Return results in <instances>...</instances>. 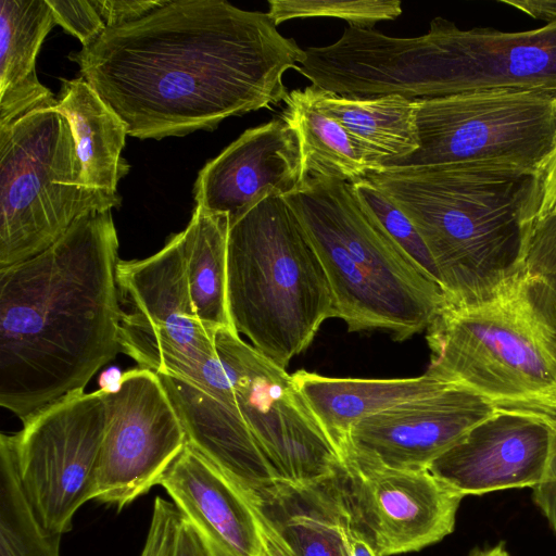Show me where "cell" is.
I'll list each match as a JSON object with an SVG mask.
<instances>
[{"label":"cell","instance_id":"7a4b0ae2","mask_svg":"<svg viewBox=\"0 0 556 556\" xmlns=\"http://www.w3.org/2000/svg\"><path fill=\"white\" fill-rule=\"evenodd\" d=\"M118 239L111 210L0 268V405L22 421L86 384L121 351Z\"/></svg>","mask_w":556,"mask_h":556},{"label":"cell","instance_id":"277c9868","mask_svg":"<svg viewBox=\"0 0 556 556\" xmlns=\"http://www.w3.org/2000/svg\"><path fill=\"white\" fill-rule=\"evenodd\" d=\"M283 198L321 262L334 318L348 331L381 330L404 341L445 308L441 286L386 230L352 182L309 179Z\"/></svg>","mask_w":556,"mask_h":556},{"label":"cell","instance_id":"d4e9b609","mask_svg":"<svg viewBox=\"0 0 556 556\" xmlns=\"http://www.w3.org/2000/svg\"><path fill=\"white\" fill-rule=\"evenodd\" d=\"M280 117L296 132L302 167V185L316 178L354 182L370 166L346 129L333 117L316 109L303 90L288 92Z\"/></svg>","mask_w":556,"mask_h":556},{"label":"cell","instance_id":"ba28073f","mask_svg":"<svg viewBox=\"0 0 556 556\" xmlns=\"http://www.w3.org/2000/svg\"><path fill=\"white\" fill-rule=\"evenodd\" d=\"M428 370L496 404L556 402V343L518 279L493 299L446 305L427 329Z\"/></svg>","mask_w":556,"mask_h":556},{"label":"cell","instance_id":"83f0119b","mask_svg":"<svg viewBox=\"0 0 556 556\" xmlns=\"http://www.w3.org/2000/svg\"><path fill=\"white\" fill-rule=\"evenodd\" d=\"M533 314L556 343V206L531 229L518 278Z\"/></svg>","mask_w":556,"mask_h":556},{"label":"cell","instance_id":"603a6c76","mask_svg":"<svg viewBox=\"0 0 556 556\" xmlns=\"http://www.w3.org/2000/svg\"><path fill=\"white\" fill-rule=\"evenodd\" d=\"M303 91L316 109L346 129L370 170L406 157L419 148L416 100L395 94L351 98L312 85Z\"/></svg>","mask_w":556,"mask_h":556},{"label":"cell","instance_id":"d590c367","mask_svg":"<svg viewBox=\"0 0 556 556\" xmlns=\"http://www.w3.org/2000/svg\"><path fill=\"white\" fill-rule=\"evenodd\" d=\"M539 173L542 179V203L538 217L556 206V138L554 147Z\"/></svg>","mask_w":556,"mask_h":556},{"label":"cell","instance_id":"8fae6325","mask_svg":"<svg viewBox=\"0 0 556 556\" xmlns=\"http://www.w3.org/2000/svg\"><path fill=\"white\" fill-rule=\"evenodd\" d=\"M215 342L239 412L277 479L306 483L337 473L342 459L286 368L235 329H218Z\"/></svg>","mask_w":556,"mask_h":556},{"label":"cell","instance_id":"44dd1931","mask_svg":"<svg viewBox=\"0 0 556 556\" xmlns=\"http://www.w3.org/2000/svg\"><path fill=\"white\" fill-rule=\"evenodd\" d=\"M291 376L341 459L357 422L450 382L427 372L394 379L332 378L305 370Z\"/></svg>","mask_w":556,"mask_h":556},{"label":"cell","instance_id":"4fadbf2b","mask_svg":"<svg viewBox=\"0 0 556 556\" xmlns=\"http://www.w3.org/2000/svg\"><path fill=\"white\" fill-rule=\"evenodd\" d=\"M104 399L108 425L96 498L121 510L159 484L187 439L159 376L150 369L124 372L115 389L104 390Z\"/></svg>","mask_w":556,"mask_h":556},{"label":"cell","instance_id":"4316f807","mask_svg":"<svg viewBox=\"0 0 556 556\" xmlns=\"http://www.w3.org/2000/svg\"><path fill=\"white\" fill-rule=\"evenodd\" d=\"M62 534L39 522L20 480L11 434L0 437V556H60Z\"/></svg>","mask_w":556,"mask_h":556},{"label":"cell","instance_id":"2e32d148","mask_svg":"<svg viewBox=\"0 0 556 556\" xmlns=\"http://www.w3.org/2000/svg\"><path fill=\"white\" fill-rule=\"evenodd\" d=\"M428 470L464 496L534 488L544 473L553 426L536 403H502Z\"/></svg>","mask_w":556,"mask_h":556},{"label":"cell","instance_id":"6da1fadb","mask_svg":"<svg viewBox=\"0 0 556 556\" xmlns=\"http://www.w3.org/2000/svg\"><path fill=\"white\" fill-rule=\"evenodd\" d=\"M304 58L267 13L225 0H168L71 55L139 139L213 130L227 117L269 109L285 100L283 75Z\"/></svg>","mask_w":556,"mask_h":556},{"label":"cell","instance_id":"1f68e13d","mask_svg":"<svg viewBox=\"0 0 556 556\" xmlns=\"http://www.w3.org/2000/svg\"><path fill=\"white\" fill-rule=\"evenodd\" d=\"M536 403L553 426L551 454L540 482L532 488V498L556 536V402Z\"/></svg>","mask_w":556,"mask_h":556},{"label":"cell","instance_id":"f35d334b","mask_svg":"<svg viewBox=\"0 0 556 556\" xmlns=\"http://www.w3.org/2000/svg\"><path fill=\"white\" fill-rule=\"evenodd\" d=\"M470 556H509L503 543H500L495 546L483 548V549H473Z\"/></svg>","mask_w":556,"mask_h":556},{"label":"cell","instance_id":"836d02e7","mask_svg":"<svg viewBox=\"0 0 556 556\" xmlns=\"http://www.w3.org/2000/svg\"><path fill=\"white\" fill-rule=\"evenodd\" d=\"M179 510V509H178ZM164 556H216L210 543L180 511L170 532Z\"/></svg>","mask_w":556,"mask_h":556},{"label":"cell","instance_id":"7402d4cb","mask_svg":"<svg viewBox=\"0 0 556 556\" xmlns=\"http://www.w3.org/2000/svg\"><path fill=\"white\" fill-rule=\"evenodd\" d=\"M55 24L47 0H0V129L56 106L36 74L37 54Z\"/></svg>","mask_w":556,"mask_h":556},{"label":"cell","instance_id":"7c38bea8","mask_svg":"<svg viewBox=\"0 0 556 556\" xmlns=\"http://www.w3.org/2000/svg\"><path fill=\"white\" fill-rule=\"evenodd\" d=\"M116 282L123 309L121 351L140 367L178 359L200 363L217 354V330L200 320L191 300L182 231L151 256L119 260Z\"/></svg>","mask_w":556,"mask_h":556},{"label":"cell","instance_id":"3957f363","mask_svg":"<svg viewBox=\"0 0 556 556\" xmlns=\"http://www.w3.org/2000/svg\"><path fill=\"white\" fill-rule=\"evenodd\" d=\"M364 178L417 229L447 305L489 301L519 278L542 203L539 170L451 164L383 167Z\"/></svg>","mask_w":556,"mask_h":556},{"label":"cell","instance_id":"484cf974","mask_svg":"<svg viewBox=\"0 0 556 556\" xmlns=\"http://www.w3.org/2000/svg\"><path fill=\"white\" fill-rule=\"evenodd\" d=\"M229 217L195 206L184 232V250L191 300L200 320L218 330L235 329L227 295Z\"/></svg>","mask_w":556,"mask_h":556},{"label":"cell","instance_id":"30bf717a","mask_svg":"<svg viewBox=\"0 0 556 556\" xmlns=\"http://www.w3.org/2000/svg\"><path fill=\"white\" fill-rule=\"evenodd\" d=\"M108 425L104 390L68 394L30 415L11 434L23 490L43 529L63 534L97 495Z\"/></svg>","mask_w":556,"mask_h":556},{"label":"cell","instance_id":"8d00e7d4","mask_svg":"<svg viewBox=\"0 0 556 556\" xmlns=\"http://www.w3.org/2000/svg\"><path fill=\"white\" fill-rule=\"evenodd\" d=\"M502 2L547 24L556 22V0H503Z\"/></svg>","mask_w":556,"mask_h":556},{"label":"cell","instance_id":"5bb4252c","mask_svg":"<svg viewBox=\"0 0 556 556\" xmlns=\"http://www.w3.org/2000/svg\"><path fill=\"white\" fill-rule=\"evenodd\" d=\"M337 480L352 531L378 556L417 552L451 534L465 497L429 470L348 460Z\"/></svg>","mask_w":556,"mask_h":556},{"label":"cell","instance_id":"f1b7e54d","mask_svg":"<svg viewBox=\"0 0 556 556\" xmlns=\"http://www.w3.org/2000/svg\"><path fill=\"white\" fill-rule=\"evenodd\" d=\"M267 15L277 26L294 18L334 17L349 26L372 29L381 21L402 14L399 0H268Z\"/></svg>","mask_w":556,"mask_h":556},{"label":"cell","instance_id":"9a60e30c","mask_svg":"<svg viewBox=\"0 0 556 556\" xmlns=\"http://www.w3.org/2000/svg\"><path fill=\"white\" fill-rule=\"evenodd\" d=\"M496 408V403L479 392L450 381L430 394L357 422L342 463L428 470L435 458Z\"/></svg>","mask_w":556,"mask_h":556},{"label":"cell","instance_id":"cb8c5ba5","mask_svg":"<svg viewBox=\"0 0 556 556\" xmlns=\"http://www.w3.org/2000/svg\"><path fill=\"white\" fill-rule=\"evenodd\" d=\"M54 108L68 121L81 164L84 184L116 192L128 173L122 157L127 130L123 121L81 77L63 80Z\"/></svg>","mask_w":556,"mask_h":556},{"label":"cell","instance_id":"e575fe53","mask_svg":"<svg viewBox=\"0 0 556 556\" xmlns=\"http://www.w3.org/2000/svg\"><path fill=\"white\" fill-rule=\"evenodd\" d=\"M178 513L175 504L162 497L154 500L151 525L140 556H164Z\"/></svg>","mask_w":556,"mask_h":556},{"label":"cell","instance_id":"8992f818","mask_svg":"<svg viewBox=\"0 0 556 556\" xmlns=\"http://www.w3.org/2000/svg\"><path fill=\"white\" fill-rule=\"evenodd\" d=\"M363 98L432 99L490 90L556 91V22L527 31L459 29L435 17L418 37L361 30L351 53Z\"/></svg>","mask_w":556,"mask_h":556},{"label":"cell","instance_id":"e0dca14e","mask_svg":"<svg viewBox=\"0 0 556 556\" xmlns=\"http://www.w3.org/2000/svg\"><path fill=\"white\" fill-rule=\"evenodd\" d=\"M299 139L280 116L247 129L199 172L198 206L227 214L229 223L270 193L289 194L302 187Z\"/></svg>","mask_w":556,"mask_h":556},{"label":"cell","instance_id":"5b68a950","mask_svg":"<svg viewBox=\"0 0 556 556\" xmlns=\"http://www.w3.org/2000/svg\"><path fill=\"white\" fill-rule=\"evenodd\" d=\"M227 295L235 330L283 368L334 318L325 269L283 195L270 193L229 223Z\"/></svg>","mask_w":556,"mask_h":556},{"label":"cell","instance_id":"d6a6232c","mask_svg":"<svg viewBox=\"0 0 556 556\" xmlns=\"http://www.w3.org/2000/svg\"><path fill=\"white\" fill-rule=\"evenodd\" d=\"M168 0H92L106 28L137 22Z\"/></svg>","mask_w":556,"mask_h":556},{"label":"cell","instance_id":"ffe728a7","mask_svg":"<svg viewBox=\"0 0 556 556\" xmlns=\"http://www.w3.org/2000/svg\"><path fill=\"white\" fill-rule=\"evenodd\" d=\"M181 422L187 444L222 470L247 496L278 482L238 406L182 378L156 374Z\"/></svg>","mask_w":556,"mask_h":556},{"label":"cell","instance_id":"9c48e42d","mask_svg":"<svg viewBox=\"0 0 556 556\" xmlns=\"http://www.w3.org/2000/svg\"><path fill=\"white\" fill-rule=\"evenodd\" d=\"M419 148L383 167L500 164L540 170L556 138V91L490 89L416 100Z\"/></svg>","mask_w":556,"mask_h":556},{"label":"cell","instance_id":"74e56055","mask_svg":"<svg viewBox=\"0 0 556 556\" xmlns=\"http://www.w3.org/2000/svg\"><path fill=\"white\" fill-rule=\"evenodd\" d=\"M350 548L352 556H378L369 544L350 529Z\"/></svg>","mask_w":556,"mask_h":556},{"label":"cell","instance_id":"d6986e66","mask_svg":"<svg viewBox=\"0 0 556 556\" xmlns=\"http://www.w3.org/2000/svg\"><path fill=\"white\" fill-rule=\"evenodd\" d=\"M159 484L216 556H262V534L249 500L193 447L185 445Z\"/></svg>","mask_w":556,"mask_h":556},{"label":"cell","instance_id":"ac0fdd59","mask_svg":"<svg viewBox=\"0 0 556 556\" xmlns=\"http://www.w3.org/2000/svg\"><path fill=\"white\" fill-rule=\"evenodd\" d=\"M262 556H352L337 473L306 483L278 481L248 498Z\"/></svg>","mask_w":556,"mask_h":556},{"label":"cell","instance_id":"f546056e","mask_svg":"<svg viewBox=\"0 0 556 556\" xmlns=\"http://www.w3.org/2000/svg\"><path fill=\"white\" fill-rule=\"evenodd\" d=\"M352 185L359 200L372 212L393 239L441 286L435 264L407 216L368 179L362 178Z\"/></svg>","mask_w":556,"mask_h":556},{"label":"cell","instance_id":"52a82bcc","mask_svg":"<svg viewBox=\"0 0 556 556\" xmlns=\"http://www.w3.org/2000/svg\"><path fill=\"white\" fill-rule=\"evenodd\" d=\"M121 203L117 192L84 184L71 126L54 108L0 129V268L41 253L86 213Z\"/></svg>","mask_w":556,"mask_h":556},{"label":"cell","instance_id":"4dcf8cb0","mask_svg":"<svg viewBox=\"0 0 556 556\" xmlns=\"http://www.w3.org/2000/svg\"><path fill=\"white\" fill-rule=\"evenodd\" d=\"M47 2L52 10L55 23L75 36L83 48L92 45L106 29L92 0H47Z\"/></svg>","mask_w":556,"mask_h":556}]
</instances>
